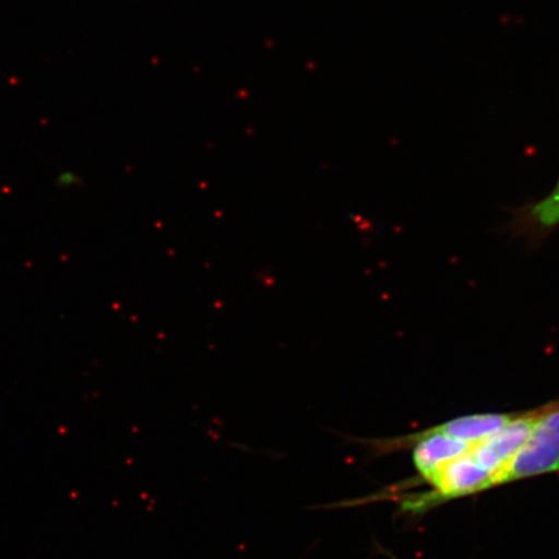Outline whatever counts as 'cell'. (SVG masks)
<instances>
[{
	"label": "cell",
	"mask_w": 559,
	"mask_h": 559,
	"mask_svg": "<svg viewBox=\"0 0 559 559\" xmlns=\"http://www.w3.org/2000/svg\"><path fill=\"white\" fill-rule=\"evenodd\" d=\"M559 472V401L544 405L533 432L502 473L499 486Z\"/></svg>",
	"instance_id": "6da1fadb"
},
{
	"label": "cell",
	"mask_w": 559,
	"mask_h": 559,
	"mask_svg": "<svg viewBox=\"0 0 559 559\" xmlns=\"http://www.w3.org/2000/svg\"><path fill=\"white\" fill-rule=\"evenodd\" d=\"M543 411L544 405L516 414L512 421L496 432V435L472 447L471 454L474 460L492 474L493 487L499 486L502 473L506 472L515 454L527 442Z\"/></svg>",
	"instance_id": "7a4b0ae2"
},
{
	"label": "cell",
	"mask_w": 559,
	"mask_h": 559,
	"mask_svg": "<svg viewBox=\"0 0 559 559\" xmlns=\"http://www.w3.org/2000/svg\"><path fill=\"white\" fill-rule=\"evenodd\" d=\"M516 414H478L457 417L432 426V430L440 435L465 440L467 443L477 444L496 435L507 426Z\"/></svg>",
	"instance_id": "3957f363"
},
{
	"label": "cell",
	"mask_w": 559,
	"mask_h": 559,
	"mask_svg": "<svg viewBox=\"0 0 559 559\" xmlns=\"http://www.w3.org/2000/svg\"><path fill=\"white\" fill-rule=\"evenodd\" d=\"M528 221L539 229H551L559 225V179L547 198L531 206Z\"/></svg>",
	"instance_id": "277c9868"
}]
</instances>
